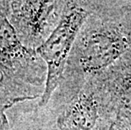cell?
<instances>
[{"mask_svg": "<svg viewBox=\"0 0 131 130\" xmlns=\"http://www.w3.org/2000/svg\"><path fill=\"white\" fill-rule=\"evenodd\" d=\"M131 49V4L96 2L74 41L58 91L60 108Z\"/></svg>", "mask_w": 131, "mask_h": 130, "instance_id": "obj_1", "label": "cell"}, {"mask_svg": "<svg viewBox=\"0 0 131 130\" xmlns=\"http://www.w3.org/2000/svg\"><path fill=\"white\" fill-rule=\"evenodd\" d=\"M96 4V1H67L57 28L37 50L47 68L46 87L39 107L47 105L59 86L77 36Z\"/></svg>", "mask_w": 131, "mask_h": 130, "instance_id": "obj_2", "label": "cell"}, {"mask_svg": "<svg viewBox=\"0 0 131 130\" xmlns=\"http://www.w3.org/2000/svg\"><path fill=\"white\" fill-rule=\"evenodd\" d=\"M67 1H8L6 15L22 45L37 51L57 28Z\"/></svg>", "mask_w": 131, "mask_h": 130, "instance_id": "obj_3", "label": "cell"}, {"mask_svg": "<svg viewBox=\"0 0 131 130\" xmlns=\"http://www.w3.org/2000/svg\"><path fill=\"white\" fill-rule=\"evenodd\" d=\"M117 119V108L94 78L61 109L56 125L63 130H106Z\"/></svg>", "mask_w": 131, "mask_h": 130, "instance_id": "obj_4", "label": "cell"}, {"mask_svg": "<svg viewBox=\"0 0 131 130\" xmlns=\"http://www.w3.org/2000/svg\"><path fill=\"white\" fill-rule=\"evenodd\" d=\"M0 65L15 77L44 93L47 76L45 62L37 51L22 45L6 15V0H0Z\"/></svg>", "mask_w": 131, "mask_h": 130, "instance_id": "obj_5", "label": "cell"}, {"mask_svg": "<svg viewBox=\"0 0 131 130\" xmlns=\"http://www.w3.org/2000/svg\"><path fill=\"white\" fill-rule=\"evenodd\" d=\"M93 78L116 105L118 99L131 92V49Z\"/></svg>", "mask_w": 131, "mask_h": 130, "instance_id": "obj_6", "label": "cell"}, {"mask_svg": "<svg viewBox=\"0 0 131 130\" xmlns=\"http://www.w3.org/2000/svg\"><path fill=\"white\" fill-rule=\"evenodd\" d=\"M43 92L22 82L0 65V112L14 105L42 96Z\"/></svg>", "mask_w": 131, "mask_h": 130, "instance_id": "obj_7", "label": "cell"}, {"mask_svg": "<svg viewBox=\"0 0 131 130\" xmlns=\"http://www.w3.org/2000/svg\"><path fill=\"white\" fill-rule=\"evenodd\" d=\"M6 120H8V119H7V117H6V115H5V113L0 112V130L2 129V127Z\"/></svg>", "mask_w": 131, "mask_h": 130, "instance_id": "obj_8", "label": "cell"}, {"mask_svg": "<svg viewBox=\"0 0 131 130\" xmlns=\"http://www.w3.org/2000/svg\"><path fill=\"white\" fill-rule=\"evenodd\" d=\"M1 130H10L9 125V121L8 120L5 121V123H4V125H3Z\"/></svg>", "mask_w": 131, "mask_h": 130, "instance_id": "obj_9", "label": "cell"}, {"mask_svg": "<svg viewBox=\"0 0 131 130\" xmlns=\"http://www.w3.org/2000/svg\"><path fill=\"white\" fill-rule=\"evenodd\" d=\"M51 130H63V129H62V128H60L59 127H58V126H57L56 124H55V126H54L53 128H52Z\"/></svg>", "mask_w": 131, "mask_h": 130, "instance_id": "obj_10", "label": "cell"}]
</instances>
